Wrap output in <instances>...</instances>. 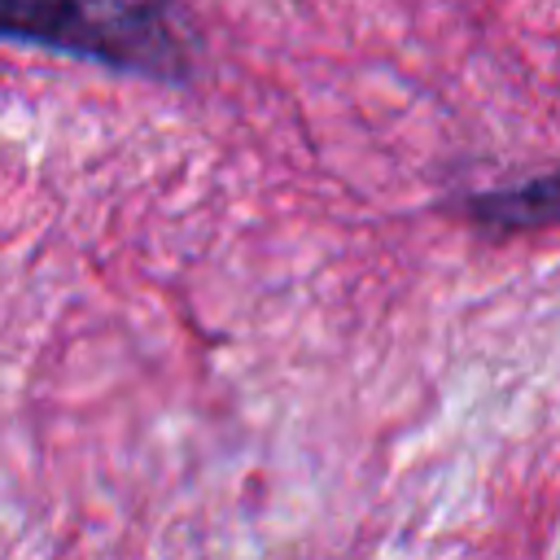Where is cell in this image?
Returning <instances> with one entry per match:
<instances>
[{"label": "cell", "instance_id": "cell-1", "mask_svg": "<svg viewBox=\"0 0 560 560\" xmlns=\"http://www.w3.org/2000/svg\"><path fill=\"white\" fill-rule=\"evenodd\" d=\"M0 39L149 79H188L197 66V39L175 0H0Z\"/></svg>", "mask_w": 560, "mask_h": 560}, {"label": "cell", "instance_id": "cell-2", "mask_svg": "<svg viewBox=\"0 0 560 560\" xmlns=\"http://www.w3.org/2000/svg\"><path fill=\"white\" fill-rule=\"evenodd\" d=\"M464 219L486 228V232H499V236L560 228V166L547 171V175H534L525 184L472 192L464 201Z\"/></svg>", "mask_w": 560, "mask_h": 560}]
</instances>
